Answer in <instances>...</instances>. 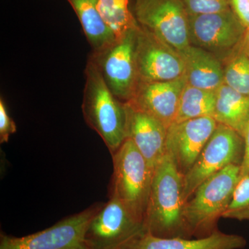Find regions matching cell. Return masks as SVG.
<instances>
[{
	"instance_id": "obj_11",
	"label": "cell",
	"mask_w": 249,
	"mask_h": 249,
	"mask_svg": "<svg viewBox=\"0 0 249 249\" xmlns=\"http://www.w3.org/2000/svg\"><path fill=\"white\" fill-rule=\"evenodd\" d=\"M145 231L143 223L134 217L115 196H109L87 230L85 248L117 249Z\"/></svg>"
},
{
	"instance_id": "obj_6",
	"label": "cell",
	"mask_w": 249,
	"mask_h": 249,
	"mask_svg": "<svg viewBox=\"0 0 249 249\" xmlns=\"http://www.w3.org/2000/svg\"><path fill=\"white\" fill-rule=\"evenodd\" d=\"M245 153L243 137L233 129L218 124L196 163L183 178L185 203L197 187L210 177L231 165L242 164Z\"/></svg>"
},
{
	"instance_id": "obj_27",
	"label": "cell",
	"mask_w": 249,
	"mask_h": 249,
	"mask_svg": "<svg viewBox=\"0 0 249 249\" xmlns=\"http://www.w3.org/2000/svg\"><path fill=\"white\" fill-rule=\"evenodd\" d=\"M237 49L249 58V28L246 29L245 35Z\"/></svg>"
},
{
	"instance_id": "obj_12",
	"label": "cell",
	"mask_w": 249,
	"mask_h": 249,
	"mask_svg": "<svg viewBox=\"0 0 249 249\" xmlns=\"http://www.w3.org/2000/svg\"><path fill=\"white\" fill-rule=\"evenodd\" d=\"M217 124L213 117H201L174 122L168 127L166 151L173 156L178 170L183 175L196 163Z\"/></svg>"
},
{
	"instance_id": "obj_5",
	"label": "cell",
	"mask_w": 249,
	"mask_h": 249,
	"mask_svg": "<svg viewBox=\"0 0 249 249\" xmlns=\"http://www.w3.org/2000/svg\"><path fill=\"white\" fill-rule=\"evenodd\" d=\"M137 27L98 51L89 60L96 65L111 93L121 102L134 98L140 81L135 61Z\"/></svg>"
},
{
	"instance_id": "obj_26",
	"label": "cell",
	"mask_w": 249,
	"mask_h": 249,
	"mask_svg": "<svg viewBox=\"0 0 249 249\" xmlns=\"http://www.w3.org/2000/svg\"><path fill=\"white\" fill-rule=\"evenodd\" d=\"M245 142V153L240 165V177L249 173V121L243 136Z\"/></svg>"
},
{
	"instance_id": "obj_16",
	"label": "cell",
	"mask_w": 249,
	"mask_h": 249,
	"mask_svg": "<svg viewBox=\"0 0 249 249\" xmlns=\"http://www.w3.org/2000/svg\"><path fill=\"white\" fill-rule=\"evenodd\" d=\"M178 53L184 63L187 84L209 90H217L224 84V63L213 53L191 45Z\"/></svg>"
},
{
	"instance_id": "obj_15",
	"label": "cell",
	"mask_w": 249,
	"mask_h": 249,
	"mask_svg": "<svg viewBox=\"0 0 249 249\" xmlns=\"http://www.w3.org/2000/svg\"><path fill=\"white\" fill-rule=\"evenodd\" d=\"M247 241L242 236L216 231L203 238L157 237L141 232L117 249H242Z\"/></svg>"
},
{
	"instance_id": "obj_13",
	"label": "cell",
	"mask_w": 249,
	"mask_h": 249,
	"mask_svg": "<svg viewBox=\"0 0 249 249\" xmlns=\"http://www.w3.org/2000/svg\"><path fill=\"white\" fill-rule=\"evenodd\" d=\"M186 84L184 76L169 81L141 83L134 98L128 103L155 118L168 128L175 122Z\"/></svg>"
},
{
	"instance_id": "obj_17",
	"label": "cell",
	"mask_w": 249,
	"mask_h": 249,
	"mask_svg": "<svg viewBox=\"0 0 249 249\" xmlns=\"http://www.w3.org/2000/svg\"><path fill=\"white\" fill-rule=\"evenodd\" d=\"M213 118L243 137L249 121V97L225 83L216 90V103Z\"/></svg>"
},
{
	"instance_id": "obj_1",
	"label": "cell",
	"mask_w": 249,
	"mask_h": 249,
	"mask_svg": "<svg viewBox=\"0 0 249 249\" xmlns=\"http://www.w3.org/2000/svg\"><path fill=\"white\" fill-rule=\"evenodd\" d=\"M183 178L173 156L165 151L154 170L144 219L145 231L164 238H192L183 216Z\"/></svg>"
},
{
	"instance_id": "obj_14",
	"label": "cell",
	"mask_w": 249,
	"mask_h": 249,
	"mask_svg": "<svg viewBox=\"0 0 249 249\" xmlns=\"http://www.w3.org/2000/svg\"><path fill=\"white\" fill-rule=\"evenodd\" d=\"M126 111V139H130L147 163L155 170L166 151L168 128L160 121L124 103Z\"/></svg>"
},
{
	"instance_id": "obj_3",
	"label": "cell",
	"mask_w": 249,
	"mask_h": 249,
	"mask_svg": "<svg viewBox=\"0 0 249 249\" xmlns=\"http://www.w3.org/2000/svg\"><path fill=\"white\" fill-rule=\"evenodd\" d=\"M240 178V165H231L197 187L183 208L185 222L192 237L203 238L218 230V220L231 202Z\"/></svg>"
},
{
	"instance_id": "obj_21",
	"label": "cell",
	"mask_w": 249,
	"mask_h": 249,
	"mask_svg": "<svg viewBox=\"0 0 249 249\" xmlns=\"http://www.w3.org/2000/svg\"><path fill=\"white\" fill-rule=\"evenodd\" d=\"M224 83L249 97V58L238 49L224 62Z\"/></svg>"
},
{
	"instance_id": "obj_8",
	"label": "cell",
	"mask_w": 249,
	"mask_h": 249,
	"mask_svg": "<svg viewBox=\"0 0 249 249\" xmlns=\"http://www.w3.org/2000/svg\"><path fill=\"white\" fill-rule=\"evenodd\" d=\"M190 44L222 60L237 50L247 28L231 9L214 14L188 16Z\"/></svg>"
},
{
	"instance_id": "obj_25",
	"label": "cell",
	"mask_w": 249,
	"mask_h": 249,
	"mask_svg": "<svg viewBox=\"0 0 249 249\" xmlns=\"http://www.w3.org/2000/svg\"><path fill=\"white\" fill-rule=\"evenodd\" d=\"M231 9L246 28H249V0H229Z\"/></svg>"
},
{
	"instance_id": "obj_4",
	"label": "cell",
	"mask_w": 249,
	"mask_h": 249,
	"mask_svg": "<svg viewBox=\"0 0 249 249\" xmlns=\"http://www.w3.org/2000/svg\"><path fill=\"white\" fill-rule=\"evenodd\" d=\"M111 157L109 196H115L134 217L144 224L154 170L130 139H125Z\"/></svg>"
},
{
	"instance_id": "obj_10",
	"label": "cell",
	"mask_w": 249,
	"mask_h": 249,
	"mask_svg": "<svg viewBox=\"0 0 249 249\" xmlns=\"http://www.w3.org/2000/svg\"><path fill=\"white\" fill-rule=\"evenodd\" d=\"M135 61L140 83L169 81L184 76V63L178 51L140 24Z\"/></svg>"
},
{
	"instance_id": "obj_18",
	"label": "cell",
	"mask_w": 249,
	"mask_h": 249,
	"mask_svg": "<svg viewBox=\"0 0 249 249\" xmlns=\"http://www.w3.org/2000/svg\"><path fill=\"white\" fill-rule=\"evenodd\" d=\"M78 16L93 52L116 40L98 10V0H69Z\"/></svg>"
},
{
	"instance_id": "obj_2",
	"label": "cell",
	"mask_w": 249,
	"mask_h": 249,
	"mask_svg": "<svg viewBox=\"0 0 249 249\" xmlns=\"http://www.w3.org/2000/svg\"><path fill=\"white\" fill-rule=\"evenodd\" d=\"M85 73L82 110L85 122L101 137L111 155H114L126 139L124 103L111 93L89 59Z\"/></svg>"
},
{
	"instance_id": "obj_22",
	"label": "cell",
	"mask_w": 249,
	"mask_h": 249,
	"mask_svg": "<svg viewBox=\"0 0 249 249\" xmlns=\"http://www.w3.org/2000/svg\"><path fill=\"white\" fill-rule=\"evenodd\" d=\"M222 217L238 221L249 220V173L240 177L231 202Z\"/></svg>"
},
{
	"instance_id": "obj_9",
	"label": "cell",
	"mask_w": 249,
	"mask_h": 249,
	"mask_svg": "<svg viewBox=\"0 0 249 249\" xmlns=\"http://www.w3.org/2000/svg\"><path fill=\"white\" fill-rule=\"evenodd\" d=\"M134 12L142 27L177 51L188 47V15L182 0H136Z\"/></svg>"
},
{
	"instance_id": "obj_7",
	"label": "cell",
	"mask_w": 249,
	"mask_h": 249,
	"mask_svg": "<svg viewBox=\"0 0 249 249\" xmlns=\"http://www.w3.org/2000/svg\"><path fill=\"white\" fill-rule=\"evenodd\" d=\"M104 204L96 203L81 212L64 218L52 227L24 237L1 232L0 249H86L87 230Z\"/></svg>"
},
{
	"instance_id": "obj_23",
	"label": "cell",
	"mask_w": 249,
	"mask_h": 249,
	"mask_svg": "<svg viewBox=\"0 0 249 249\" xmlns=\"http://www.w3.org/2000/svg\"><path fill=\"white\" fill-rule=\"evenodd\" d=\"M189 16L222 12L230 9L229 0H182Z\"/></svg>"
},
{
	"instance_id": "obj_19",
	"label": "cell",
	"mask_w": 249,
	"mask_h": 249,
	"mask_svg": "<svg viewBox=\"0 0 249 249\" xmlns=\"http://www.w3.org/2000/svg\"><path fill=\"white\" fill-rule=\"evenodd\" d=\"M215 103L216 90L200 89L186 83L180 98L175 122L213 117Z\"/></svg>"
},
{
	"instance_id": "obj_20",
	"label": "cell",
	"mask_w": 249,
	"mask_h": 249,
	"mask_svg": "<svg viewBox=\"0 0 249 249\" xmlns=\"http://www.w3.org/2000/svg\"><path fill=\"white\" fill-rule=\"evenodd\" d=\"M129 0H98V10L116 39L139 25L128 8Z\"/></svg>"
},
{
	"instance_id": "obj_24",
	"label": "cell",
	"mask_w": 249,
	"mask_h": 249,
	"mask_svg": "<svg viewBox=\"0 0 249 249\" xmlns=\"http://www.w3.org/2000/svg\"><path fill=\"white\" fill-rule=\"evenodd\" d=\"M17 127L14 121L9 115L7 107L2 98L0 100V142H9L10 137L16 133Z\"/></svg>"
}]
</instances>
